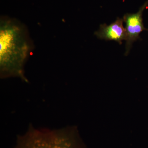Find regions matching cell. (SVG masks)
Returning a JSON list of instances; mask_svg holds the SVG:
<instances>
[{
	"mask_svg": "<svg viewBox=\"0 0 148 148\" xmlns=\"http://www.w3.org/2000/svg\"><path fill=\"white\" fill-rule=\"evenodd\" d=\"M147 31H148V30H147Z\"/></svg>",
	"mask_w": 148,
	"mask_h": 148,
	"instance_id": "obj_5",
	"label": "cell"
},
{
	"mask_svg": "<svg viewBox=\"0 0 148 148\" xmlns=\"http://www.w3.org/2000/svg\"><path fill=\"white\" fill-rule=\"evenodd\" d=\"M123 18H118L109 25L106 24L100 25L98 31L94 33L97 38L106 40L115 41L121 44L122 41L127 38V32L123 26Z\"/></svg>",
	"mask_w": 148,
	"mask_h": 148,
	"instance_id": "obj_4",
	"label": "cell"
},
{
	"mask_svg": "<svg viewBox=\"0 0 148 148\" xmlns=\"http://www.w3.org/2000/svg\"><path fill=\"white\" fill-rule=\"evenodd\" d=\"M15 148H86L74 128L38 130L30 126L17 139Z\"/></svg>",
	"mask_w": 148,
	"mask_h": 148,
	"instance_id": "obj_2",
	"label": "cell"
},
{
	"mask_svg": "<svg viewBox=\"0 0 148 148\" xmlns=\"http://www.w3.org/2000/svg\"><path fill=\"white\" fill-rule=\"evenodd\" d=\"M148 6V0L144 3L135 13H126L123 17L125 23V29L127 32V38L125 44V55H128L132 47V44L137 40L141 39L140 34L145 30L147 31L144 27L143 22V12Z\"/></svg>",
	"mask_w": 148,
	"mask_h": 148,
	"instance_id": "obj_3",
	"label": "cell"
},
{
	"mask_svg": "<svg viewBox=\"0 0 148 148\" xmlns=\"http://www.w3.org/2000/svg\"><path fill=\"white\" fill-rule=\"evenodd\" d=\"M34 49L27 27L16 18L0 19V75L17 77L28 82L24 66Z\"/></svg>",
	"mask_w": 148,
	"mask_h": 148,
	"instance_id": "obj_1",
	"label": "cell"
}]
</instances>
